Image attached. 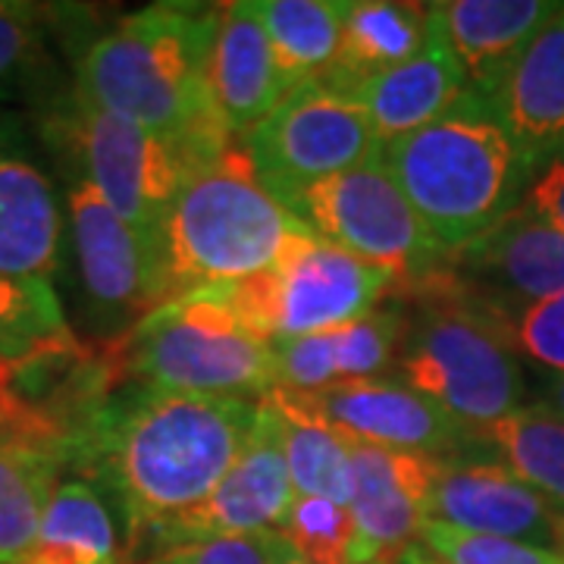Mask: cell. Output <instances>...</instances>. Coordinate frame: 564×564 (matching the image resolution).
Listing matches in <instances>:
<instances>
[{
    "label": "cell",
    "mask_w": 564,
    "mask_h": 564,
    "mask_svg": "<svg viewBox=\"0 0 564 564\" xmlns=\"http://www.w3.org/2000/svg\"><path fill=\"white\" fill-rule=\"evenodd\" d=\"M254 430L258 402L132 383L110 389L88 411L66 464L101 484L126 514L129 549H135L198 508L242 458Z\"/></svg>",
    "instance_id": "cell-1"
},
{
    "label": "cell",
    "mask_w": 564,
    "mask_h": 564,
    "mask_svg": "<svg viewBox=\"0 0 564 564\" xmlns=\"http://www.w3.org/2000/svg\"><path fill=\"white\" fill-rule=\"evenodd\" d=\"M220 7L154 3L122 17L85 44L76 61V95L104 113L170 139L188 163L207 161L229 141L214 122L204 69Z\"/></svg>",
    "instance_id": "cell-2"
},
{
    "label": "cell",
    "mask_w": 564,
    "mask_h": 564,
    "mask_svg": "<svg viewBox=\"0 0 564 564\" xmlns=\"http://www.w3.org/2000/svg\"><path fill=\"white\" fill-rule=\"evenodd\" d=\"M383 163L445 258L514 214L533 182L492 101L474 91L436 122L389 141Z\"/></svg>",
    "instance_id": "cell-3"
},
{
    "label": "cell",
    "mask_w": 564,
    "mask_h": 564,
    "mask_svg": "<svg viewBox=\"0 0 564 564\" xmlns=\"http://www.w3.org/2000/svg\"><path fill=\"white\" fill-rule=\"evenodd\" d=\"M302 229L307 226L261 182L248 144L229 141L188 170L163 217V302L261 273Z\"/></svg>",
    "instance_id": "cell-4"
},
{
    "label": "cell",
    "mask_w": 564,
    "mask_h": 564,
    "mask_svg": "<svg viewBox=\"0 0 564 564\" xmlns=\"http://www.w3.org/2000/svg\"><path fill=\"white\" fill-rule=\"evenodd\" d=\"M414 295L411 323L399 351L404 383L477 430L530 402L524 361L496 321L448 282L445 267Z\"/></svg>",
    "instance_id": "cell-5"
},
{
    "label": "cell",
    "mask_w": 564,
    "mask_h": 564,
    "mask_svg": "<svg viewBox=\"0 0 564 564\" xmlns=\"http://www.w3.org/2000/svg\"><path fill=\"white\" fill-rule=\"evenodd\" d=\"M132 383L261 402L276 389L273 343L254 336L223 289L188 292L144 314L110 351Z\"/></svg>",
    "instance_id": "cell-6"
},
{
    "label": "cell",
    "mask_w": 564,
    "mask_h": 564,
    "mask_svg": "<svg viewBox=\"0 0 564 564\" xmlns=\"http://www.w3.org/2000/svg\"><path fill=\"white\" fill-rule=\"evenodd\" d=\"M395 285L386 270L302 229L267 270L220 289L254 336L280 343L358 321L389 302Z\"/></svg>",
    "instance_id": "cell-7"
},
{
    "label": "cell",
    "mask_w": 564,
    "mask_h": 564,
    "mask_svg": "<svg viewBox=\"0 0 564 564\" xmlns=\"http://www.w3.org/2000/svg\"><path fill=\"white\" fill-rule=\"evenodd\" d=\"M285 207L321 239L386 270L399 295L421 289L448 263L383 158L314 182Z\"/></svg>",
    "instance_id": "cell-8"
},
{
    "label": "cell",
    "mask_w": 564,
    "mask_h": 564,
    "mask_svg": "<svg viewBox=\"0 0 564 564\" xmlns=\"http://www.w3.org/2000/svg\"><path fill=\"white\" fill-rule=\"evenodd\" d=\"M47 135L61 144L76 176L98 188L122 220L158 236L192 163L176 141L82 101L76 88L47 117Z\"/></svg>",
    "instance_id": "cell-9"
},
{
    "label": "cell",
    "mask_w": 564,
    "mask_h": 564,
    "mask_svg": "<svg viewBox=\"0 0 564 564\" xmlns=\"http://www.w3.org/2000/svg\"><path fill=\"white\" fill-rule=\"evenodd\" d=\"M245 144L261 182L282 204L314 182L383 158L386 148L361 104L323 79L289 91Z\"/></svg>",
    "instance_id": "cell-10"
},
{
    "label": "cell",
    "mask_w": 564,
    "mask_h": 564,
    "mask_svg": "<svg viewBox=\"0 0 564 564\" xmlns=\"http://www.w3.org/2000/svg\"><path fill=\"white\" fill-rule=\"evenodd\" d=\"M66 204L82 292L88 295L91 311L129 323L132 329L144 314L163 304L158 236L122 220L98 188L79 176L69 182Z\"/></svg>",
    "instance_id": "cell-11"
},
{
    "label": "cell",
    "mask_w": 564,
    "mask_h": 564,
    "mask_svg": "<svg viewBox=\"0 0 564 564\" xmlns=\"http://www.w3.org/2000/svg\"><path fill=\"white\" fill-rule=\"evenodd\" d=\"M445 276L489 317L564 292V229L518 207L480 239L455 251Z\"/></svg>",
    "instance_id": "cell-12"
},
{
    "label": "cell",
    "mask_w": 564,
    "mask_h": 564,
    "mask_svg": "<svg viewBox=\"0 0 564 564\" xmlns=\"http://www.w3.org/2000/svg\"><path fill=\"white\" fill-rule=\"evenodd\" d=\"M292 502H295V486L282 452L280 426L273 421L270 408L258 402V430L242 458L223 477V484L198 508L176 518L173 524L154 530L135 549H151L148 558H154L176 545L280 530Z\"/></svg>",
    "instance_id": "cell-13"
},
{
    "label": "cell",
    "mask_w": 564,
    "mask_h": 564,
    "mask_svg": "<svg viewBox=\"0 0 564 564\" xmlns=\"http://www.w3.org/2000/svg\"><path fill=\"white\" fill-rule=\"evenodd\" d=\"M314 402L355 443L440 462L474 455V430L399 380H339L314 392Z\"/></svg>",
    "instance_id": "cell-14"
},
{
    "label": "cell",
    "mask_w": 564,
    "mask_h": 564,
    "mask_svg": "<svg viewBox=\"0 0 564 564\" xmlns=\"http://www.w3.org/2000/svg\"><path fill=\"white\" fill-rule=\"evenodd\" d=\"M355 492L351 514L358 521L367 564H402L421 545L430 521V496L440 474V458L392 452L351 440Z\"/></svg>",
    "instance_id": "cell-15"
},
{
    "label": "cell",
    "mask_w": 564,
    "mask_h": 564,
    "mask_svg": "<svg viewBox=\"0 0 564 564\" xmlns=\"http://www.w3.org/2000/svg\"><path fill=\"white\" fill-rule=\"evenodd\" d=\"M430 521L545 549H555L558 533L555 508L502 464L484 458H452L440 464L430 496Z\"/></svg>",
    "instance_id": "cell-16"
},
{
    "label": "cell",
    "mask_w": 564,
    "mask_h": 564,
    "mask_svg": "<svg viewBox=\"0 0 564 564\" xmlns=\"http://www.w3.org/2000/svg\"><path fill=\"white\" fill-rule=\"evenodd\" d=\"M204 95L214 122L236 141L248 139L289 95L270 39L248 0L220 7Z\"/></svg>",
    "instance_id": "cell-17"
},
{
    "label": "cell",
    "mask_w": 564,
    "mask_h": 564,
    "mask_svg": "<svg viewBox=\"0 0 564 564\" xmlns=\"http://www.w3.org/2000/svg\"><path fill=\"white\" fill-rule=\"evenodd\" d=\"M558 10L555 0H440L430 3V35L455 57L467 91L492 98L511 63Z\"/></svg>",
    "instance_id": "cell-18"
},
{
    "label": "cell",
    "mask_w": 564,
    "mask_h": 564,
    "mask_svg": "<svg viewBox=\"0 0 564 564\" xmlns=\"http://www.w3.org/2000/svg\"><path fill=\"white\" fill-rule=\"evenodd\" d=\"M489 101L533 176L564 158V3L511 63Z\"/></svg>",
    "instance_id": "cell-19"
},
{
    "label": "cell",
    "mask_w": 564,
    "mask_h": 564,
    "mask_svg": "<svg viewBox=\"0 0 564 564\" xmlns=\"http://www.w3.org/2000/svg\"><path fill=\"white\" fill-rule=\"evenodd\" d=\"M61 239V204L51 180L0 141V273L51 282Z\"/></svg>",
    "instance_id": "cell-20"
},
{
    "label": "cell",
    "mask_w": 564,
    "mask_h": 564,
    "mask_svg": "<svg viewBox=\"0 0 564 564\" xmlns=\"http://www.w3.org/2000/svg\"><path fill=\"white\" fill-rule=\"evenodd\" d=\"M467 95V82L455 57L430 35L411 61L367 79L348 98L361 104L383 144L399 141L436 122Z\"/></svg>",
    "instance_id": "cell-21"
},
{
    "label": "cell",
    "mask_w": 564,
    "mask_h": 564,
    "mask_svg": "<svg viewBox=\"0 0 564 564\" xmlns=\"http://www.w3.org/2000/svg\"><path fill=\"white\" fill-rule=\"evenodd\" d=\"M426 41L430 7L404 0H345L339 54L321 79L348 95L421 54Z\"/></svg>",
    "instance_id": "cell-22"
},
{
    "label": "cell",
    "mask_w": 564,
    "mask_h": 564,
    "mask_svg": "<svg viewBox=\"0 0 564 564\" xmlns=\"http://www.w3.org/2000/svg\"><path fill=\"white\" fill-rule=\"evenodd\" d=\"M261 402L270 408L280 426L282 452L295 492L348 508L355 492L351 440L323 414L314 395L273 389Z\"/></svg>",
    "instance_id": "cell-23"
},
{
    "label": "cell",
    "mask_w": 564,
    "mask_h": 564,
    "mask_svg": "<svg viewBox=\"0 0 564 564\" xmlns=\"http://www.w3.org/2000/svg\"><path fill=\"white\" fill-rule=\"evenodd\" d=\"M17 564H126L113 499L85 477L61 480L35 543Z\"/></svg>",
    "instance_id": "cell-24"
},
{
    "label": "cell",
    "mask_w": 564,
    "mask_h": 564,
    "mask_svg": "<svg viewBox=\"0 0 564 564\" xmlns=\"http://www.w3.org/2000/svg\"><path fill=\"white\" fill-rule=\"evenodd\" d=\"M474 452L492 455L564 518V421L558 414L524 404L502 421L477 426Z\"/></svg>",
    "instance_id": "cell-25"
},
{
    "label": "cell",
    "mask_w": 564,
    "mask_h": 564,
    "mask_svg": "<svg viewBox=\"0 0 564 564\" xmlns=\"http://www.w3.org/2000/svg\"><path fill=\"white\" fill-rule=\"evenodd\" d=\"M261 20L289 91L321 79L339 54L345 0H248Z\"/></svg>",
    "instance_id": "cell-26"
},
{
    "label": "cell",
    "mask_w": 564,
    "mask_h": 564,
    "mask_svg": "<svg viewBox=\"0 0 564 564\" xmlns=\"http://www.w3.org/2000/svg\"><path fill=\"white\" fill-rule=\"evenodd\" d=\"M63 467L61 452L39 445L0 452V564H17L32 549Z\"/></svg>",
    "instance_id": "cell-27"
},
{
    "label": "cell",
    "mask_w": 564,
    "mask_h": 564,
    "mask_svg": "<svg viewBox=\"0 0 564 564\" xmlns=\"http://www.w3.org/2000/svg\"><path fill=\"white\" fill-rule=\"evenodd\" d=\"M79 348L51 282L0 273V361L29 367Z\"/></svg>",
    "instance_id": "cell-28"
},
{
    "label": "cell",
    "mask_w": 564,
    "mask_h": 564,
    "mask_svg": "<svg viewBox=\"0 0 564 564\" xmlns=\"http://www.w3.org/2000/svg\"><path fill=\"white\" fill-rule=\"evenodd\" d=\"M276 533L307 564H367L351 508L329 499L295 492V502Z\"/></svg>",
    "instance_id": "cell-29"
},
{
    "label": "cell",
    "mask_w": 564,
    "mask_h": 564,
    "mask_svg": "<svg viewBox=\"0 0 564 564\" xmlns=\"http://www.w3.org/2000/svg\"><path fill=\"white\" fill-rule=\"evenodd\" d=\"M411 323V307L399 292L358 321L336 326V367L339 380H373L399 361Z\"/></svg>",
    "instance_id": "cell-30"
},
{
    "label": "cell",
    "mask_w": 564,
    "mask_h": 564,
    "mask_svg": "<svg viewBox=\"0 0 564 564\" xmlns=\"http://www.w3.org/2000/svg\"><path fill=\"white\" fill-rule=\"evenodd\" d=\"M421 545L445 564H564L558 549L467 533V530L433 524V521H426L423 527Z\"/></svg>",
    "instance_id": "cell-31"
},
{
    "label": "cell",
    "mask_w": 564,
    "mask_h": 564,
    "mask_svg": "<svg viewBox=\"0 0 564 564\" xmlns=\"http://www.w3.org/2000/svg\"><path fill=\"white\" fill-rule=\"evenodd\" d=\"M521 361L543 373H564V292L492 317Z\"/></svg>",
    "instance_id": "cell-32"
},
{
    "label": "cell",
    "mask_w": 564,
    "mask_h": 564,
    "mask_svg": "<svg viewBox=\"0 0 564 564\" xmlns=\"http://www.w3.org/2000/svg\"><path fill=\"white\" fill-rule=\"evenodd\" d=\"M273 361H276V389L304 392V395L323 392L326 386L339 383L336 329L273 343Z\"/></svg>",
    "instance_id": "cell-33"
},
{
    "label": "cell",
    "mask_w": 564,
    "mask_h": 564,
    "mask_svg": "<svg viewBox=\"0 0 564 564\" xmlns=\"http://www.w3.org/2000/svg\"><path fill=\"white\" fill-rule=\"evenodd\" d=\"M282 549L285 543L276 530H261V533L176 545L154 558H144L141 564H276Z\"/></svg>",
    "instance_id": "cell-34"
},
{
    "label": "cell",
    "mask_w": 564,
    "mask_h": 564,
    "mask_svg": "<svg viewBox=\"0 0 564 564\" xmlns=\"http://www.w3.org/2000/svg\"><path fill=\"white\" fill-rule=\"evenodd\" d=\"M41 57V10L0 0V95L22 85Z\"/></svg>",
    "instance_id": "cell-35"
},
{
    "label": "cell",
    "mask_w": 564,
    "mask_h": 564,
    "mask_svg": "<svg viewBox=\"0 0 564 564\" xmlns=\"http://www.w3.org/2000/svg\"><path fill=\"white\" fill-rule=\"evenodd\" d=\"M521 207L536 220L564 229V158L552 161L533 176Z\"/></svg>",
    "instance_id": "cell-36"
},
{
    "label": "cell",
    "mask_w": 564,
    "mask_h": 564,
    "mask_svg": "<svg viewBox=\"0 0 564 564\" xmlns=\"http://www.w3.org/2000/svg\"><path fill=\"white\" fill-rule=\"evenodd\" d=\"M17 445H39L61 452L66 462V445H63L61 430L47 421L44 414H0V452L3 448H17Z\"/></svg>",
    "instance_id": "cell-37"
},
{
    "label": "cell",
    "mask_w": 564,
    "mask_h": 564,
    "mask_svg": "<svg viewBox=\"0 0 564 564\" xmlns=\"http://www.w3.org/2000/svg\"><path fill=\"white\" fill-rule=\"evenodd\" d=\"M527 404L545 408V411L558 414L564 421V373H543V370H536L533 383H530V402Z\"/></svg>",
    "instance_id": "cell-38"
},
{
    "label": "cell",
    "mask_w": 564,
    "mask_h": 564,
    "mask_svg": "<svg viewBox=\"0 0 564 564\" xmlns=\"http://www.w3.org/2000/svg\"><path fill=\"white\" fill-rule=\"evenodd\" d=\"M0 414H32V408L13 395V367L0 361Z\"/></svg>",
    "instance_id": "cell-39"
},
{
    "label": "cell",
    "mask_w": 564,
    "mask_h": 564,
    "mask_svg": "<svg viewBox=\"0 0 564 564\" xmlns=\"http://www.w3.org/2000/svg\"><path fill=\"white\" fill-rule=\"evenodd\" d=\"M402 564H445V562H440L436 555H430V552H426L423 545H417V549H411V552L404 555Z\"/></svg>",
    "instance_id": "cell-40"
},
{
    "label": "cell",
    "mask_w": 564,
    "mask_h": 564,
    "mask_svg": "<svg viewBox=\"0 0 564 564\" xmlns=\"http://www.w3.org/2000/svg\"><path fill=\"white\" fill-rule=\"evenodd\" d=\"M276 564H307V562H302V558H299V555H295V552L285 545V549H282V555L276 558Z\"/></svg>",
    "instance_id": "cell-41"
},
{
    "label": "cell",
    "mask_w": 564,
    "mask_h": 564,
    "mask_svg": "<svg viewBox=\"0 0 564 564\" xmlns=\"http://www.w3.org/2000/svg\"><path fill=\"white\" fill-rule=\"evenodd\" d=\"M555 549L564 555V518L558 514V533H555Z\"/></svg>",
    "instance_id": "cell-42"
}]
</instances>
